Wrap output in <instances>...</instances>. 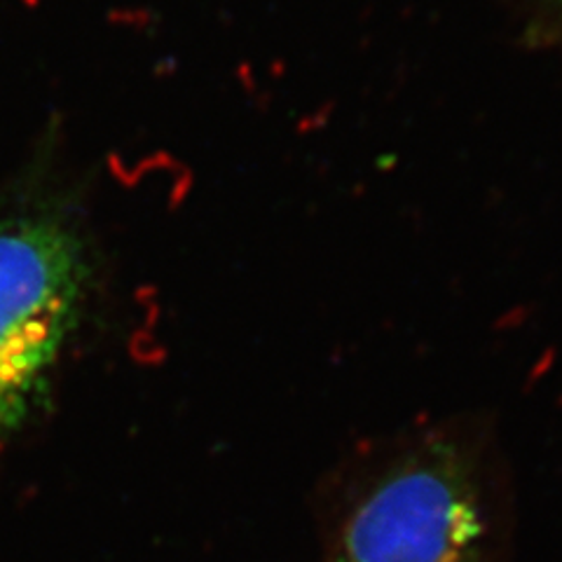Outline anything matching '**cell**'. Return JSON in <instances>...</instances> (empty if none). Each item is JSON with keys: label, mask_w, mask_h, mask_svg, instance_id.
I'll return each mask as SVG.
<instances>
[{"label": "cell", "mask_w": 562, "mask_h": 562, "mask_svg": "<svg viewBox=\"0 0 562 562\" xmlns=\"http://www.w3.org/2000/svg\"><path fill=\"white\" fill-rule=\"evenodd\" d=\"M322 562H516L512 457L485 411L366 436L316 492Z\"/></svg>", "instance_id": "obj_1"}, {"label": "cell", "mask_w": 562, "mask_h": 562, "mask_svg": "<svg viewBox=\"0 0 562 562\" xmlns=\"http://www.w3.org/2000/svg\"><path fill=\"white\" fill-rule=\"evenodd\" d=\"M92 281L74 206L38 190L0 198V448L41 413Z\"/></svg>", "instance_id": "obj_2"}]
</instances>
